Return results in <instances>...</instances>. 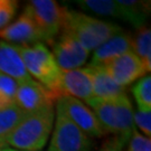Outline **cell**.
<instances>
[{
  "instance_id": "cell-1",
  "label": "cell",
  "mask_w": 151,
  "mask_h": 151,
  "mask_svg": "<svg viewBox=\"0 0 151 151\" xmlns=\"http://www.w3.org/2000/svg\"><path fill=\"white\" fill-rule=\"evenodd\" d=\"M54 121V105L29 112L7 139V148L22 151H42L53 131Z\"/></svg>"
},
{
  "instance_id": "cell-2",
  "label": "cell",
  "mask_w": 151,
  "mask_h": 151,
  "mask_svg": "<svg viewBox=\"0 0 151 151\" xmlns=\"http://www.w3.org/2000/svg\"><path fill=\"white\" fill-rule=\"evenodd\" d=\"M123 30L120 25L97 19L87 14L65 7L62 32L70 34L88 50L95 49L109 38Z\"/></svg>"
},
{
  "instance_id": "cell-3",
  "label": "cell",
  "mask_w": 151,
  "mask_h": 151,
  "mask_svg": "<svg viewBox=\"0 0 151 151\" xmlns=\"http://www.w3.org/2000/svg\"><path fill=\"white\" fill-rule=\"evenodd\" d=\"M25 68L32 80L46 87L58 100L60 94L62 70L55 60L52 52L44 43H36L30 46H16Z\"/></svg>"
},
{
  "instance_id": "cell-4",
  "label": "cell",
  "mask_w": 151,
  "mask_h": 151,
  "mask_svg": "<svg viewBox=\"0 0 151 151\" xmlns=\"http://www.w3.org/2000/svg\"><path fill=\"white\" fill-rule=\"evenodd\" d=\"M53 133L47 151H91V138L73 123L56 102Z\"/></svg>"
},
{
  "instance_id": "cell-5",
  "label": "cell",
  "mask_w": 151,
  "mask_h": 151,
  "mask_svg": "<svg viewBox=\"0 0 151 151\" xmlns=\"http://www.w3.org/2000/svg\"><path fill=\"white\" fill-rule=\"evenodd\" d=\"M24 10L29 14L43 36V43L50 44L62 32L65 7L54 0L28 1Z\"/></svg>"
},
{
  "instance_id": "cell-6",
  "label": "cell",
  "mask_w": 151,
  "mask_h": 151,
  "mask_svg": "<svg viewBox=\"0 0 151 151\" xmlns=\"http://www.w3.org/2000/svg\"><path fill=\"white\" fill-rule=\"evenodd\" d=\"M50 46L52 54L62 70L81 68L90 56V52L77 39L64 32H60Z\"/></svg>"
},
{
  "instance_id": "cell-7",
  "label": "cell",
  "mask_w": 151,
  "mask_h": 151,
  "mask_svg": "<svg viewBox=\"0 0 151 151\" xmlns=\"http://www.w3.org/2000/svg\"><path fill=\"white\" fill-rule=\"evenodd\" d=\"M102 66L113 81L123 87L131 85L148 73L145 64L132 50L109 60Z\"/></svg>"
},
{
  "instance_id": "cell-8",
  "label": "cell",
  "mask_w": 151,
  "mask_h": 151,
  "mask_svg": "<svg viewBox=\"0 0 151 151\" xmlns=\"http://www.w3.org/2000/svg\"><path fill=\"white\" fill-rule=\"evenodd\" d=\"M57 103L63 109L68 119L90 138H101L105 135L95 115L93 114L91 109L87 108L85 103L67 95L60 97Z\"/></svg>"
},
{
  "instance_id": "cell-9",
  "label": "cell",
  "mask_w": 151,
  "mask_h": 151,
  "mask_svg": "<svg viewBox=\"0 0 151 151\" xmlns=\"http://www.w3.org/2000/svg\"><path fill=\"white\" fill-rule=\"evenodd\" d=\"M56 97L50 92L35 80H27L18 83L15 103L24 112L29 113L47 105H54Z\"/></svg>"
},
{
  "instance_id": "cell-10",
  "label": "cell",
  "mask_w": 151,
  "mask_h": 151,
  "mask_svg": "<svg viewBox=\"0 0 151 151\" xmlns=\"http://www.w3.org/2000/svg\"><path fill=\"white\" fill-rule=\"evenodd\" d=\"M0 37L4 42L14 46H30L36 43H43V36L39 29L25 10L17 20L0 32Z\"/></svg>"
},
{
  "instance_id": "cell-11",
  "label": "cell",
  "mask_w": 151,
  "mask_h": 151,
  "mask_svg": "<svg viewBox=\"0 0 151 151\" xmlns=\"http://www.w3.org/2000/svg\"><path fill=\"white\" fill-rule=\"evenodd\" d=\"M60 90L62 96L67 95L85 102L94 96L91 76L86 67L62 70Z\"/></svg>"
},
{
  "instance_id": "cell-12",
  "label": "cell",
  "mask_w": 151,
  "mask_h": 151,
  "mask_svg": "<svg viewBox=\"0 0 151 151\" xmlns=\"http://www.w3.org/2000/svg\"><path fill=\"white\" fill-rule=\"evenodd\" d=\"M132 50V35L121 30L93 50L91 62L87 66H97Z\"/></svg>"
},
{
  "instance_id": "cell-13",
  "label": "cell",
  "mask_w": 151,
  "mask_h": 151,
  "mask_svg": "<svg viewBox=\"0 0 151 151\" xmlns=\"http://www.w3.org/2000/svg\"><path fill=\"white\" fill-rule=\"evenodd\" d=\"M0 74L15 80L17 83L30 80L16 46L0 40Z\"/></svg>"
},
{
  "instance_id": "cell-14",
  "label": "cell",
  "mask_w": 151,
  "mask_h": 151,
  "mask_svg": "<svg viewBox=\"0 0 151 151\" xmlns=\"http://www.w3.org/2000/svg\"><path fill=\"white\" fill-rule=\"evenodd\" d=\"M116 118V138L124 147L128 145L131 135L135 130L133 122V106L127 94H122L112 100Z\"/></svg>"
},
{
  "instance_id": "cell-15",
  "label": "cell",
  "mask_w": 151,
  "mask_h": 151,
  "mask_svg": "<svg viewBox=\"0 0 151 151\" xmlns=\"http://www.w3.org/2000/svg\"><path fill=\"white\" fill-rule=\"evenodd\" d=\"M86 68L91 76L93 95L95 97L104 100H113L114 97L125 94L127 87L121 86L118 83H115L102 65L86 66Z\"/></svg>"
},
{
  "instance_id": "cell-16",
  "label": "cell",
  "mask_w": 151,
  "mask_h": 151,
  "mask_svg": "<svg viewBox=\"0 0 151 151\" xmlns=\"http://www.w3.org/2000/svg\"><path fill=\"white\" fill-rule=\"evenodd\" d=\"M75 4L81 9L99 16L111 17L128 22L133 26V18L130 11L120 4L118 0H80Z\"/></svg>"
},
{
  "instance_id": "cell-17",
  "label": "cell",
  "mask_w": 151,
  "mask_h": 151,
  "mask_svg": "<svg viewBox=\"0 0 151 151\" xmlns=\"http://www.w3.org/2000/svg\"><path fill=\"white\" fill-rule=\"evenodd\" d=\"M87 105L91 108V111L95 115L97 122L104 134L116 135V118L112 100H104L93 96L87 101Z\"/></svg>"
},
{
  "instance_id": "cell-18",
  "label": "cell",
  "mask_w": 151,
  "mask_h": 151,
  "mask_svg": "<svg viewBox=\"0 0 151 151\" xmlns=\"http://www.w3.org/2000/svg\"><path fill=\"white\" fill-rule=\"evenodd\" d=\"M26 114L16 104L0 110V149L7 148V139Z\"/></svg>"
},
{
  "instance_id": "cell-19",
  "label": "cell",
  "mask_w": 151,
  "mask_h": 151,
  "mask_svg": "<svg viewBox=\"0 0 151 151\" xmlns=\"http://www.w3.org/2000/svg\"><path fill=\"white\" fill-rule=\"evenodd\" d=\"M132 52L145 64L148 73L151 70V32L146 27L138 29L134 36H132Z\"/></svg>"
},
{
  "instance_id": "cell-20",
  "label": "cell",
  "mask_w": 151,
  "mask_h": 151,
  "mask_svg": "<svg viewBox=\"0 0 151 151\" xmlns=\"http://www.w3.org/2000/svg\"><path fill=\"white\" fill-rule=\"evenodd\" d=\"M132 94L140 111H151V77L146 75L135 82L132 86Z\"/></svg>"
},
{
  "instance_id": "cell-21",
  "label": "cell",
  "mask_w": 151,
  "mask_h": 151,
  "mask_svg": "<svg viewBox=\"0 0 151 151\" xmlns=\"http://www.w3.org/2000/svg\"><path fill=\"white\" fill-rule=\"evenodd\" d=\"M17 85L18 83L15 80L0 74V110L8 108L15 103Z\"/></svg>"
},
{
  "instance_id": "cell-22",
  "label": "cell",
  "mask_w": 151,
  "mask_h": 151,
  "mask_svg": "<svg viewBox=\"0 0 151 151\" xmlns=\"http://www.w3.org/2000/svg\"><path fill=\"white\" fill-rule=\"evenodd\" d=\"M19 2L16 0H0V32H2L16 16Z\"/></svg>"
},
{
  "instance_id": "cell-23",
  "label": "cell",
  "mask_w": 151,
  "mask_h": 151,
  "mask_svg": "<svg viewBox=\"0 0 151 151\" xmlns=\"http://www.w3.org/2000/svg\"><path fill=\"white\" fill-rule=\"evenodd\" d=\"M133 122L134 127L141 130V134L147 138L151 135V111H140L137 110L133 112Z\"/></svg>"
},
{
  "instance_id": "cell-24",
  "label": "cell",
  "mask_w": 151,
  "mask_h": 151,
  "mask_svg": "<svg viewBox=\"0 0 151 151\" xmlns=\"http://www.w3.org/2000/svg\"><path fill=\"white\" fill-rule=\"evenodd\" d=\"M127 151H151V140L135 129L128 142Z\"/></svg>"
},
{
  "instance_id": "cell-25",
  "label": "cell",
  "mask_w": 151,
  "mask_h": 151,
  "mask_svg": "<svg viewBox=\"0 0 151 151\" xmlns=\"http://www.w3.org/2000/svg\"><path fill=\"white\" fill-rule=\"evenodd\" d=\"M123 148L124 146L121 143V141L116 137H113L111 139H108L103 143L100 151H122Z\"/></svg>"
},
{
  "instance_id": "cell-26",
  "label": "cell",
  "mask_w": 151,
  "mask_h": 151,
  "mask_svg": "<svg viewBox=\"0 0 151 151\" xmlns=\"http://www.w3.org/2000/svg\"><path fill=\"white\" fill-rule=\"evenodd\" d=\"M0 151H22V150H16V149H12V148H2V149H0Z\"/></svg>"
}]
</instances>
